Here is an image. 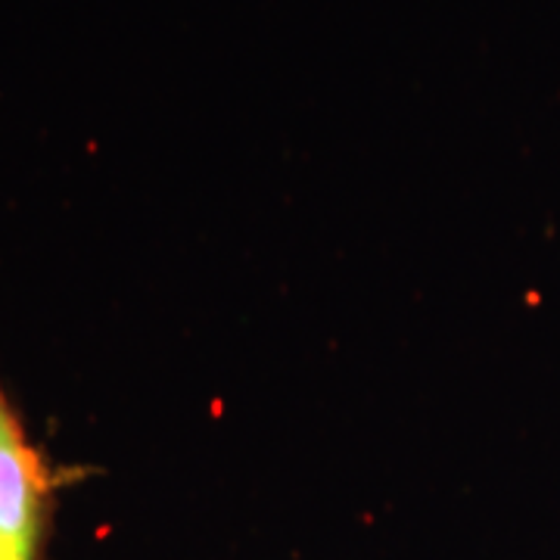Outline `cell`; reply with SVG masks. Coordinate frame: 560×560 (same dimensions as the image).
Returning <instances> with one entry per match:
<instances>
[{
	"label": "cell",
	"mask_w": 560,
	"mask_h": 560,
	"mask_svg": "<svg viewBox=\"0 0 560 560\" xmlns=\"http://www.w3.org/2000/svg\"><path fill=\"white\" fill-rule=\"evenodd\" d=\"M79 477L44 458L0 381V560H47L60 489Z\"/></svg>",
	"instance_id": "cell-1"
}]
</instances>
